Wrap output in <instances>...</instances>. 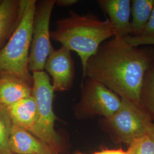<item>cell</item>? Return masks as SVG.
<instances>
[{"label":"cell","mask_w":154,"mask_h":154,"mask_svg":"<svg viewBox=\"0 0 154 154\" xmlns=\"http://www.w3.org/2000/svg\"><path fill=\"white\" fill-rule=\"evenodd\" d=\"M154 65L153 46H134L113 37L88 60L82 82L90 78L141 107L140 93L146 74Z\"/></svg>","instance_id":"obj_1"},{"label":"cell","mask_w":154,"mask_h":154,"mask_svg":"<svg viewBox=\"0 0 154 154\" xmlns=\"http://www.w3.org/2000/svg\"><path fill=\"white\" fill-rule=\"evenodd\" d=\"M37 1L28 0L18 27L0 50V74H13L32 86L33 75L29 69V57Z\"/></svg>","instance_id":"obj_3"},{"label":"cell","mask_w":154,"mask_h":154,"mask_svg":"<svg viewBox=\"0 0 154 154\" xmlns=\"http://www.w3.org/2000/svg\"><path fill=\"white\" fill-rule=\"evenodd\" d=\"M45 69L53 78L54 91H66L72 87L75 69L71 51L62 46L52 50L47 58Z\"/></svg>","instance_id":"obj_8"},{"label":"cell","mask_w":154,"mask_h":154,"mask_svg":"<svg viewBox=\"0 0 154 154\" xmlns=\"http://www.w3.org/2000/svg\"><path fill=\"white\" fill-rule=\"evenodd\" d=\"M140 98L141 107L154 123V65L146 74Z\"/></svg>","instance_id":"obj_15"},{"label":"cell","mask_w":154,"mask_h":154,"mask_svg":"<svg viewBox=\"0 0 154 154\" xmlns=\"http://www.w3.org/2000/svg\"><path fill=\"white\" fill-rule=\"evenodd\" d=\"M78 2L77 0H57L55 4L61 7H68Z\"/></svg>","instance_id":"obj_21"},{"label":"cell","mask_w":154,"mask_h":154,"mask_svg":"<svg viewBox=\"0 0 154 154\" xmlns=\"http://www.w3.org/2000/svg\"><path fill=\"white\" fill-rule=\"evenodd\" d=\"M69 14L57 21L50 38L77 53L83 74L90 58L105 41L112 38L114 33L108 19L102 20L93 14H79L72 11Z\"/></svg>","instance_id":"obj_2"},{"label":"cell","mask_w":154,"mask_h":154,"mask_svg":"<svg viewBox=\"0 0 154 154\" xmlns=\"http://www.w3.org/2000/svg\"><path fill=\"white\" fill-rule=\"evenodd\" d=\"M13 125L33 135L37 122V109L33 95L7 107Z\"/></svg>","instance_id":"obj_13"},{"label":"cell","mask_w":154,"mask_h":154,"mask_svg":"<svg viewBox=\"0 0 154 154\" xmlns=\"http://www.w3.org/2000/svg\"><path fill=\"white\" fill-rule=\"evenodd\" d=\"M146 134H147L150 138L152 139V140L154 141V123L153 122L150 126L149 127Z\"/></svg>","instance_id":"obj_22"},{"label":"cell","mask_w":154,"mask_h":154,"mask_svg":"<svg viewBox=\"0 0 154 154\" xmlns=\"http://www.w3.org/2000/svg\"><path fill=\"white\" fill-rule=\"evenodd\" d=\"M28 0L0 2V50L5 45L22 19Z\"/></svg>","instance_id":"obj_10"},{"label":"cell","mask_w":154,"mask_h":154,"mask_svg":"<svg viewBox=\"0 0 154 154\" xmlns=\"http://www.w3.org/2000/svg\"><path fill=\"white\" fill-rule=\"evenodd\" d=\"M121 105V98L105 85L86 78L82 82L81 99L75 111L80 118L96 116L107 118L114 114Z\"/></svg>","instance_id":"obj_7"},{"label":"cell","mask_w":154,"mask_h":154,"mask_svg":"<svg viewBox=\"0 0 154 154\" xmlns=\"http://www.w3.org/2000/svg\"><path fill=\"white\" fill-rule=\"evenodd\" d=\"M33 86L11 73L0 74V105L6 107L32 95Z\"/></svg>","instance_id":"obj_12"},{"label":"cell","mask_w":154,"mask_h":154,"mask_svg":"<svg viewBox=\"0 0 154 154\" xmlns=\"http://www.w3.org/2000/svg\"><path fill=\"white\" fill-rule=\"evenodd\" d=\"M9 147L13 154H59L44 141L14 125L11 129Z\"/></svg>","instance_id":"obj_11"},{"label":"cell","mask_w":154,"mask_h":154,"mask_svg":"<svg viewBox=\"0 0 154 154\" xmlns=\"http://www.w3.org/2000/svg\"><path fill=\"white\" fill-rule=\"evenodd\" d=\"M100 8L109 17L114 37L125 38L131 34L130 0H99Z\"/></svg>","instance_id":"obj_9"},{"label":"cell","mask_w":154,"mask_h":154,"mask_svg":"<svg viewBox=\"0 0 154 154\" xmlns=\"http://www.w3.org/2000/svg\"><path fill=\"white\" fill-rule=\"evenodd\" d=\"M56 0L37 1L33 22L32 38L29 57L30 72H42L51 51L50 21Z\"/></svg>","instance_id":"obj_6"},{"label":"cell","mask_w":154,"mask_h":154,"mask_svg":"<svg viewBox=\"0 0 154 154\" xmlns=\"http://www.w3.org/2000/svg\"><path fill=\"white\" fill-rule=\"evenodd\" d=\"M152 123L142 107L122 99L119 109L109 118H103L102 125L119 141L129 145L146 134Z\"/></svg>","instance_id":"obj_5"},{"label":"cell","mask_w":154,"mask_h":154,"mask_svg":"<svg viewBox=\"0 0 154 154\" xmlns=\"http://www.w3.org/2000/svg\"><path fill=\"white\" fill-rule=\"evenodd\" d=\"M127 154H154V142L147 134L136 139L129 144Z\"/></svg>","instance_id":"obj_17"},{"label":"cell","mask_w":154,"mask_h":154,"mask_svg":"<svg viewBox=\"0 0 154 154\" xmlns=\"http://www.w3.org/2000/svg\"><path fill=\"white\" fill-rule=\"evenodd\" d=\"M13 123L7 107L0 105V154H13L9 147V139Z\"/></svg>","instance_id":"obj_16"},{"label":"cell","mask_w":154,"mask_h":154,"mask_svg":"<svg viewBox=\"0 0 154 154\" xmlns=\"http://www.w3.org/2000/svg\"><path fill=\"white\" fill-rule=\"evenodd\" d=\"M75 154H88L83 153L81 152H77ZM127 154L126 151L123 150L122 149H103L100 151L95 152L92 154Z\"/></svg>","instance_id":"obj_20"},{"label":"cell","mask_w":154,"mask_h":154,"mask_svg":"<svg viewBox=\"0 0 154 154\" xmlns=\"http://www.w3.org/2000/svg\"><path fill=\"white\" fill-rule=\"evenodd\" d=\"M33 93L37 109V122L33 135L60 154L61 140L54 129L57 119L53 110L54 90L46 72H32Z\"/></svg>","instance_id":"obj_4"},{"label":"cell","mask_w":154,"mask_h":154,"mask_svg":"<svg viewBox=\"0 0 154 154\" xmlns=\"http://www.w3.org/2000/svg\"><path fill=\"white\" fill-rule=\"evenodd\" d=\"M141 36L154 38V4L149 22L144 28Z\"/></svg>","instance_id":"obj_19"},{"label":"cell","mask_w":154,"mask_h":154,"mask_svg":"<svg viewBox=\"0 0 154 154\" xmlns=\"http://www.w3.org/2000/svg\"><path fill=\"white\" fill-rule=\"evenodd\" d=\"M124 39L127 44L134 46H154V38L128 35Z\"/></svg>","instance_id":"obj_18"},{"label":"cell","mask_w":154,"mask_h":154,"mask_svg":"<svg viewBox=\"0 0 154 154\" xmlns=\"http://www.w3.org/2000/svg\"><path fill=\"white\" fill-rule=\"evenodd\" d=\"M154 0H132L131 16V36H141L149 22Z\"/></svg>","instance_id":"obj_14"}]
</instances>
